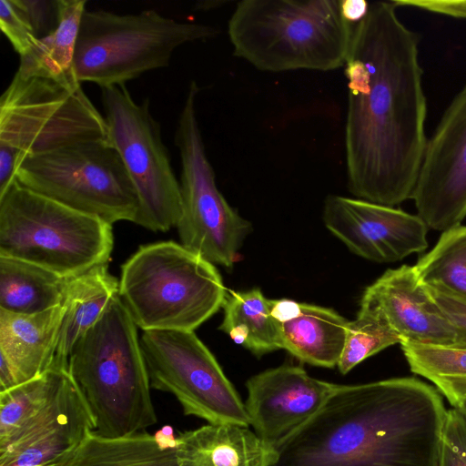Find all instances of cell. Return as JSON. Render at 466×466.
Masks as SVG:
<instances>
[{
	"label": "cell",
	"mask_w": 466,
	"mask_h": 466,
	"mask_svg": "<svg viewBox=\"0 0 466 466\" xmlns=\"http://www.w3.org/2000/svg\"><path fill=\"white\" fill-rule=\"evenodd\" d=\"M360 306L376 312L400 344L457 346L453 324L420 279L415 266L386 270L367 287Z\"/></svg>",
	"instance_id": "obj_16"
},
{
	"label": "cell",
	"mask_w": 466,
	"mask_h": 466,
	"mask_svg": "<svg viewBox=\"0 0 466 466\" xmlns=\"http://www.w3.org/2000/svg\"><path fill=\"white\" fill-rule=\"evenodd\" d=\"M86 5V0H58L60 20L57 28L20 57L15 73L22 76H76L74 56Z\"/></svg>",
	"instance_id": "obj_26"
},
{
	"label": "cell",
	"mask_w": 466,
	"mask_h": 466,
	"mask_svg": "<svg viewBox=\"0 0 466 466\" xmlns=\"http://www.w3.org/2000/svg\"><path fill=\"white\" fill-rule=\"evenodd\" d=\"M140 345L151 388L175 396L185 415L250 426L244 402L194 331H143Z\"/></svg>",
	"instance_id": "obj_12"
},
{
	"label": "cell",
	"mask_w": 466,
	"mask_h": 466,
	"mask_svg": "<svg viewBox=\"0 0 466 466\" xmlns=\"http://www.w3.org/2000/svg\"><path fill=\"white\" fill-rule=\"evenodd\" d=\"M393 2L398 7L410 6L455 18H466V0H398Z\"/></svg>",
	"instance_id": "obj_34"
},
{
	"label": "cell",
	"mask_w": 466,
	"mask_h": 466,
	"mask_svg": "<svg viewBox=\"0 0 466 466\" xmlns=\"http://www.w3.org/2000/svg\"><path fill=\"white\" fill-rule=\"evenodd\" d=\"M414 266L424 284L466 296V226L442 232Z\"/></svg>",
	"instance_id": "obj_28"
},
{
	"label": "cell",
	"mask_w": 466,
	"mask_h": 466,
	"mask_svg": "<svg viewBox=\"0 0 466 466\" xmlns=\"http://www.w3.org/2000/svg\"><path fill=\"white\" fill-rule=\"evenodd\" d=\"M19 156L18 149L0 143V195L16 179L15 172Z\"/></svg>",
	"instance_id": "obj_35"
},
{
	"label": "cell",
	"mask_w": 466,
	"mask_h": 466,
	"mask_svg": "<svg viewBox=\"0 0 466 466\" xmlns=\"http://www.w3.org/2000/svg\"><path fill=\"white\" fill-rule=\"evenodd\" d=\"M179 466H270L276 451L248 427L211 424L177 437Z\"/></svg>",
	"instance_id": "obj_19"
},
{
	"label": "cell",
	"mask_w": 466,
	"mask_h": 466,
	"mask_svg": "<svg viewBox=\"0 0 466 466\" xmlns=\"http://www.w3.org/2000/svg\"><path fill=\"white\" fill-rule=\"evenodd\" d=\"M353 28L340 0H242L228 32L236 56L278 73L344 66Z\"/></svg>",
	"instance_id": "obj_4"
},
{
	"label": "cell",
	"mask_w": 466,
	"mask_h": 466,
	"mask_svg": "<svg viewBox=\"0 0 466 466\" xmlns=\"http://www.w3.org/2000/svg\"><path fill=\"white\" fill-rule=\"evenodd\" d=\"M119 280L107 265L73 277L63 301L65 313L52 367L67 370L70 353L77 340L99 319L114 296Z\"/></svg>",
	"instance_id": "obj_21"
},
{
	"label": "cell",
	"mask_w": 466,
	"mask_h": 466,
	"mask_svg": "<svg viewBox=\"0 0 466 466\" xmlns=\"http://www.w3.org/2000/svg\"><path fill=\"white\" fill-rule=\"evenodd\" d=\"M426 286L456 329V347L466 348V296L440 287Z\"/></svg>",
	"instance_id": "obj_33"
},
{
	"label": "cell",
	"mask_w": 466,
	"mask_h": 466,
	"mask_svg": "<svg viewBox=\"0 0 466 466\" xmlns=\"http://www.w3.org/2000/svg\"><path fill=\"white\" fill-rule=\"evenodd\" d=\"M198 92L192 81L175 134L181 161L182 198V213L176 227L185 248L212 264L230 268L252 225L229 206L217 187L197 118Z\"/></svg>",
	"instance_id": "obj_10"
},
{
	"label": "cell",
	"mask_w": 466,
	"mask_h": 466,
	"mask_svg": "<svg viewBox=\"0 0 466 466\" xmlns=\"http://www.w3.org/2000/svg\"><path fill=\"white\" fill-rule=\"evenodd\" d=\"M411 198L434 230L452 229L466 217V85L427 141Z\"/></svg>",
	"instance_id": "obj_13"
},
{
	"label": "cell",
	"mask_w": 466,
	"mask_h": 466,
	"mask_svg": "<svg viewBox=\"0 0 466 466\" xmlns=\"http://www.w3.org/2000/svg\"><path fill=\"white\" fill-rule=\"evenodd\" d=\"M71 279L25 260L0 256V309L35 314L61 305Z\"/></svg>",
	"instance_id": "obj_23"
},
{
	"label": "cell",
	"mask_w": 466,
	"mask_h": 466,
	"mask_svg": "<svg viewBox=\"0 0 466 466\" xmlns=\"http://www.w3.org/2000/svg\"><path fill=\"white\" fill-rule=\"evenodd\" d=\"M112 225L22 186L0 195V256L73 278L107 265Z\"/></svg>",
	"instance_id": "obj_6"
},
{
	"label": "cell",
	"mask_w": 466,
	"mask_h": 466,
	"mask_svg": "<svg viewBox=\"0 0 466 466\" xmlns=\"http://www.w3.org/2000/svg\"><path fill=\"white\" fill-rule=\"evenodd\" d=\"M410 370L431 381L452 408L466 403V348L400 344Z\"/></svg>",
	"instance_id": "obj_27"
},
{
	"label": "cell",
	"mask_w": 466,
	"mask_h": 466,
	"mask_svg": "<svg viewBox=\"0 0 466 466\" xmlns=\"http://www.w3.org/2000/svg\"><path fill=\"white\" fill-rule=\"evenodd\" d=\"M226 295L214 264L174 241L141 246L121 267L118 296L143 331H194Z\"/></svg>",
	"instance_id": "obj_5"
},
{
	"label": "cell",
	"mask_w": 466,
	"mask_h": 466,
	"mask_svg": "<svg viewBox=\"0 0 466 466\" xmlns=\"http://www.w3.org/2000/svg\"><path fill=\"white\" fill-rule=\"evenodd\" d=\"M322 218L351 252L371 261L396 262L428 247L425 222L393 207L329 195Z\"/></svg>",
	"instance_id": "obj_14"
},
{
	"label": "cell",
	"mask_w": 466,
	"mask_h": 466,
	"mask_svg": "<svg viewBox=\"0 0 466 466\" xmlns=\"http://www.w3.org/2000/svg\"><path fill=\"white\" fill-rule=\"evenodd\" d=\"M400 339L370 309L360 306L356 319L350 321L344 349L338 363L341 374Z\"/></svg>",
	"instance_id": "obj_29"
},
{
	"label": "cell",
	"mask_w": 466,
	"mask_h": 466,
	"mask_svg": "<svg viewBox=\"0 0 466 466\" xmlns=\"http://www.w3.org/2000/svg\"><path fill=\"white\" fill-rule=\"evenodd\" d=\"M0 27L20 57L29 53L39 41L14 0L0 1Z\"/></svg>",
	"instance_id": "obj_30"
},
{
	"label": "cell",
	"mask_w": 466,
	"mask_h": 466,
	"mask_svg": "<svg viewBox=\"0 0 466 466\" xmlns=\"http://www.w3.org/2000/svg\"><path fill=\"white\" fill-rule=\"evenodd\" d=\"M447 411L415 378L339 385L270 466H440Z\"/></svg>",
	"instance_id": "obj_2"
},
{
	"label": "cell",
	"mask_w": 466,
	"mask_h": 466,
	"mask_svg": "<svg viewBox=\"0 0 466 466\" xmlns=\"http://www.w3.org/2000/svg\"><path fill=\"white\" fill-rule=\"evenodd\" d=\"M217 35L213 26L179 22L155 10L120 15L86 9L74 56L75 74L80 83L101 88L124 86L147 71L168 66L177 47Z\"/></svg>",
	"instance_id": "obj_7"
},
{
	"label": "cell",
	"mask_w": 466,
	"mask_h": 466,
	"mask_svg": "<svg viewBox=\"0 0 466 466\" xmlns=\"http://www.w3.org/2000/svg\"><path fill=\"white\" fill-rule=\"evenodd\" d=\"M68 370L50 368L42 375L0 392V452L14 444L48 411Z\"/></svg>",
	"instance_id": "obj_25"
},
{
	"label": "cell",
	"mask_w": 466,
	"mask_h": 466,
	"mask_svg": "<svg viewBox=\"0 0 466 466\" xmlns=\"http://www.w3.org/2000/svg\"><path fill=\"white\" fill-rule=\"evenodd\" d=\"M64 466H179L171 428L122 437L90 432Z\"/></svg>",
	"instance_id": "obj_20"
},
{
	"label": "cell",
	"mask_w": 466,
	"mask_h": 466,
	"mask_svg": "<svg viewBox=\"0 0 466 466\" xmlns=\"http://www.w3.org/2000/svg\"><path fill=\"white\" fill-rule=\"evenodd\" d=\"M105 116L76 76L15 73L0 98V143L34 156L77 143L106 139Z\"/></svg>",
	"instance_id": "obj_9"
},
{
	"label": "cell",
	"mask_w": 466,
	"mask_h": 466,
	"mask_svg": "<svg viewBox=\"0 0 466 466\" xmlns=\"http://www.w3.org/2000/svg\"><path fill=\"white\" fill-rule=\"evenodd\" d=\"M397 7L370 3L354 25L344 66L348 187L358 198L388 207L412 198L428 141L420 37Z\"/></svg>",
	"instance_id": "obj_1"
},
{
	"label": "cell",
	"mask_w": 466,
	"mask_h": 466,
	"mask_svg": "<svg viewBox=\"0 0 466 466\" xmlns=\"http://www.w3.org/2000/svg\"><path fill=\"white\" fill-rule=\"evenodd\" d=\"M246 387L249 424L276 450L322 410L339 385L315 379L299 366L282 365L252 376Z\"/></svg>",
	"instance_id": "obj_15"
},
{
	"label": "cell",
	"mask_w": 466,
	"mask_h": 466,
	"mask_svg": "<svg viewBox=\"0 0 466 466\" xmlns=\"http://www.w3.org/2000/svg\"><path fill=\"white\" fill-rule=\"evenodd\" d=\"M137 325L118 294L77 340L68 373L104 437L134 434L157 422L150 380Z\"/></svg>",
	"instance_id": "obj_3"
},
{
	"label": "cell",
	"mask_w": 466,
	"mask_h": 466,
	"mask_svg": "<svg viewBox=\"0 0 466 466\" xmlns=\"http://www.w3.org/2000/svg\"><path fill=\"white\" fill-rule=\"evenodd\" d=\"M340 8L344 19L356 25L366 16L370 3L365 0H340Z\"/></svg>",
	"instance_id": "obj_37"
},
{
	"label": "cell",
	"mask_w": 466,
	"mask_h": 466,
	"mask_svg": "<svg viewBox=\"0 0 466 466\" xmlns=\"http://www.w3.org/2000/svg\"><path fill=\"white\" fill-rule=\"evenodd\" d=\"M64 313L63 303L35 314L0 309V392L51 368Z\"/></svg>",
	"instance_id": "obj_18"
},
{
	"label": "cell",
	"mask_w": 466,
	"mask_h": 466,
	"mask_svg": "<svg viewBox=\"0 0 466 466\" xmlns=\"http://www.w3.org/2000/svg\"><path fill=\"white\" fill-rule=\"evenodd\" d=\"M15 177L24 187L113 224L135 222L139 203L118 152L106 139L22 157Z\"/></svg>",
	"instance_id": "obj_8"
},
{
	"label": "cell",
	"mask_w": 466,
	"mask_h": 466,
	"mask_svg": "<svg viewBox=\"0 0 466 466\" xmlns=\"http://www.w3.org/2000/svg\"><path fill=\"white\" fill-rule=\"evenodd\" d=\"M350 321L335 310L301 302L300 313L281 324L283 349L302 362L338 366Z\"/></svg>",
	"instance_id": "obj_22"
},
{
	"label": "cell",
	"mask_w": 466,
	"mask_h": 466,
	"mask_svg": "<svg viewBox=\"0 0 466 466\" xmlns=\"http://www.w3.org/2000/svg\"><path fill=\"white\" fill-rule=\"evenodd\" d=\"M301 309V302L292 299H270L271 316L280 324L296 318Z\"/></svg>",
	"instance_id": "obj_36"
},
{
	"label": "cell",
	"mask_w": 466,
	"mask_h": 466,
	"mask_svg": "<svg viewBox=\"0 0 466 466\" xmlns=\"http://www.w3.org/2000/svg\"><path fill=\"white\" fill-rule=\"evenodd\" d=\"M106 141L119 154L138 198L135 224L167 232L182 213L180 184L149 101L137 104L124 86L102 88Z\"/></svg>",
	"instance_id": "obj_11"
},
{
	"label": "cell",
	"mask_w": 466,
	"mask_h": 466,
	"mask_svg": "<svg viewBox=\"0 0 466 466\" xmlns=\"http://www.w3.org/2000/svg\"><path fill=\"white\" fill-rule=\"evenodd\" d=\"M94 431L91 411L67 372L48 411L0 452V466H64Z\"/></svg>",
	"instance_id": "obj_17"
},
{
	"label": "cell",
	"mask_w": 466,
	"mask_h": 466,
	"mask_svg": "<svg viewBox=\"0 0 466 466\" xmlns=\"http://www.w3.org/2000/svg\"><path fill=\"white\" fill-rule=\"evenodd\" d=\"M28 19L40 40L58 26L60 15L58 0H14Z\"/></svg>",
	"instance_id": "obj_32"
},
{
	"label": "cell",
	"mask_w": 466,
	"mask_h": 466,
	"mask_svg": "<svg viewBox=\"0 0 466 466\" xmlns=\"http://www.w3.org/2000/svg\"><path fill=\"white\" fill-rule=\"evenodd\" d=\"M440 466H466V412L461 408L447 411Z\"/></svg>",
	"instance_id": "obj_31"
},
{
	"label": "cell",
	"mask_w": 466,
	"mask_h": 466,
	"mask_svg": "<svg viewBox=\"0 0 466 466\" xmlns=\"http://www.w3.org/2000/svg\"><path fill=\"white\" fill-rule=\"evenodd\" d=\"M222 308L219 329L238 345L259 357L283 349L281 324L270 313V299L258 288L229 291Z\"/></svg>",
	"instance_id": "obj_24"
},
{
	"label": "cell",
	"mask_w": 466,
	"mask_h": 466,
	"mask_svg": "<svg viewBox=\"0 0 466 466\" xmlns=\"http://www.w3.org/2000/svg\"><path fill=\"white\" fill-rule=\"evenodd\" d=\"M461 409L466 412V403L461 407Z\"/></svg>",
	"instance_id": "obj_38"
}]
</instances>
